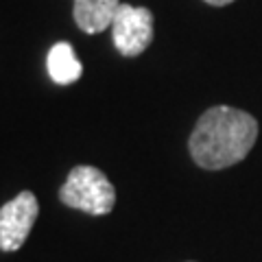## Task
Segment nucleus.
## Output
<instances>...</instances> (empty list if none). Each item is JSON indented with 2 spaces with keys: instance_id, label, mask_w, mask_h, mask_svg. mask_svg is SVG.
I'll use <instances>...</instances> for the list:
<instances>
[{
  "instance_id": "4",
  "label": "nucleus",
  "mask_w": 262,
  "mask_h": 262,
  "mask_svg": "<svg viewBox=\"0 0 262 262\" xmlns=\"http://www.w3.org/2000/svg\"><path fill=\"white\" fill-rule=\"evenodd\" d=\"M39 216V201L35 192L22 190L0 208V251H18Z\"/></svg>"
},
{
  "instance_id": "3",
  "label": "nucleus",
  "mask_w": 262,
  "mask_h": 262,
  "mask_svg": "<svg viewBox=\"0 0 262 262\" xmlns=\"http://www.w3.org/2000/svg\"><path fill=\"white\" fill-rule=\"evenodd\" d=\"M110 29L116 51L122 57H138L153 44V11L120 3Z\"/></svg>"
},
{
  "instance_id": "6",
  "label": "nucleus",
  "mask_w": 262,
  "mask_h": 262,
  "mask_svg": "<svg viewBox=\"0 0 262 262\" xmlns=\"http://www.w3.org/2000/svg\"><path fill=\"white\" fill-rule=\"evenodd\" d=\"M46 70L57 85H72L83 75V66L77 59L75 48L68 42H57L48 51L46 57Z\"/></svg>"
},
{
  "instance_id": "2",
  "label": "nucleus",
  "mask_w": 262,
  "mask_h": 262,
  "mask_svg": "<svg viewBox=\"0 0 262 262\" xmlns=\"http://www.w3.org/2000/svg\"><path fill=\"white\" fill-rule=\"evenodd\" d=\"M59 201L66 208L90 216H105L116 206V188L96 166L79 164L68 173L59 188Z\"/></svg>"
},
{
  "instance_id": "8",
  "label": "nucleus",
  "mask_w": 262,
  "mask_h": 262,
  "mask_svg": "<svg viewBox=\"0 0 262 262\" xmlns=\"http://www.w3.org/2000/svg\"><path fill=\"white\" fill-rule=\"evenodd\" d=\"M186 262H194V260H186Z\"/></svg>"
},
{
  "instance_id": "7",
  "label": "nucleus",
  "mask_w": 262,
  "mask_h": 262,
  "mask_svg": "<svg viewBox=\"0 0 262 262\" xmlns=\"http://www.w3.org/2000/svg\"><path fill=\"white\" fill-rule=\"evenodd\" d=\"M203 3L210 5V7H227V5L236 3V0H203Z\"/></svg>"
},
{
  "instance_id": "1",
  "label": "nucleus",
  "mask_w": 262,
  "mask_h": 262,
  "mask_svg": "<svg viewBox=\"0 0 262 262\" xmlns=\"http://www.w3.org/2000/svg\"><path fill=\"white\" fill-rule=\"evenodd\" d=\"M258 120L232 105H214L196 120L188 151L203 170H223L243 162L258 140Z\"/></svg>"
},
{
  "instance_id": "5",
  "label": "nucleus",
  "mask_w": 262,
  "mask_h": 262,
  "mask_svg": "<svg viewBox=\"0 0 262 262\" xmlns=\"http://www.w3.org/2000/svg\"><path fill=\"white\" fill-rule=\"evenodd\" d=\"M72 18L85 35H98L112 27L120 0H72Z\"/></svg>"
}]
</instances>
